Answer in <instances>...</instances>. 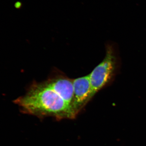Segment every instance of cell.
Instances as JSON below:
<instances>
[{
  "instance_id": "6da1fadb",
  "label": "cell",
  "mask_w": 146,
  "mask_h": 146,
  "mask_svg": "<svg viewBox=\"0 0 146 146\" xmlns=\"http://www.w3.org/2000/svg\"><path fill=\"white\" fill-rule=\"evenodd\" d=\"M24 113L58 119H72L77 115L72 106L65 101L44 82H34L26 94L15 101Z\"/></svg>"
},
{
  "instance_id": "7a4b0ae2",
  "label": "cell",
  "mask_w": 146,
  "mask_h": 146,
  "mask_svg": "<svg viewBox=\"0 0 146 146\" xmlns=\"http://www.w3.org/2000/svg\"><path fill=\"white\" fill-rule=\"evenodd\" d=\"M116 66V58L112 47L108 46L103 60L90 74V100L112 78Z\"/></svg>"
},
{
  "instance_id": "3957f363",
  "label": "cell",
  "mask_w": 146,
  "mask_h": 146,
  "mask_svg": "<svg viewBox=\"0 0 146 146\" xmlns=\"http://www.w3.org/2000/svg\"><path fill=\"white\" fill-rule=\"evenodd\" d=\"M74 96L73 109L77 115L90 101L91 82L90 74L73 79Z\"/></svg>"
},
{
  "instance_id": "277c9868",
  "label": "cell",
  "mask_w": 146,
  "mask_h": 146,
  "mask_svg": "<svg viewBox=\"0 0 146 146\" xmlns=\"http://www.w3.org/2000/svg\"><path fill=\"white\" fill-rule=\"evenodd\" d=\"M44 82L47 86L73 107L74 96L73 79L65 76L57 75L48 79Z\"/></svg>"
}]
</instances>
